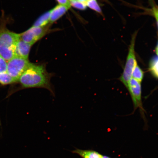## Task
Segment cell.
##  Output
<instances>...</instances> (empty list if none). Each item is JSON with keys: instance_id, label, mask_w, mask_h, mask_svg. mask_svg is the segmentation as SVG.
Segmentation results:
<instances>
[{"instance_id": "obj_1", "label": "cell", "mask_w": 158, "mask_h": 158, "mask_svg": "<svg viewBox=\"0 0 158 158\" xmlns=\"http://www.w3.org/2000/svg\"><path fill=\"white\" fill-rule=\"evenodd\" d=\"M51 76L43 65L30 64L22 74L19 81L25 88H41L50 90Z\"/></svg>"}, {"instance_id": "obj_2", "label": "cell", "mask_w": 158, "mask_h": 158, "mask_svg": "<svg viewBox=\"0 0 158 158\" xmlns=\"http://www.w3.org/2000/svg\"><path fill=\"white\" fill-rule=\"evenodd\" d=\"M19 39V34L0 28V55L7 62L15 57V47Z\"/></svg>"}, {"instance_id": "obj_3", "label": "cell", "mask_w": 158, "mask_h": 158, "mask_svg": "<svg viewBox=\"0 0 158 158\" xmlns=\"http://www.w3.org/2000/svg\"><path fill=\"white\" fill-rule=\"evenodd\" d=\"M137 33V32H135L132 36L125 66L124 67L123 74L120 78V81L127 88H128V83L131 78L134 69L137 64L135 56V49H134Z\"/></svg>"}, {"instance_id": "obj_4", "label": "cell", "mask_w": 158, "mask_h": 158, "mask_svg": "<svg viewBox=\"0 0 158 158\" xmlns=\"http://www.w3.org/2000/svg\"><path fill=\"white\" fill-rule=\"evenodd\" d=\"M30 64L28 59L14 57L7 62V72L17 81H19V78Z\"/></svg>"}, {"instance_id": "obj_5", "label": "cell", "mask_w": 158, "mask_h": 158, "mask_svg": "<svg viewBox=\"0 0 158 158\" xmlns=\"http://www.w3.org/2000/svg\"><path fill=\"white\" fill-rule=\"evenodd\" d=\"M48 30L47 26L43 27L32 26L24 32L19 34L20 39L30 45H32L44 36Z\"/></svg>"}, {"instance_id": "obj_6", "label": "cell", "mask_w": 158, "mask_h": 158, "mask_svg": "<svg viewBox=\"0 0 158 158\" xmlns=\"http://www.w3.org/2000/svg\"><path fill=\"white\" fill-rule=\"evenodd\" d=\"M141 83L133 78L128 83V88L135 107L141 108Z\"/></svg>"}, {"instance_id": "obj_7", "label": "cell", "mask_w": 158, "mask_h": 158, "mask_svg": "<svg viewBox=\"0 0 158 158\" xmlns=\"http://www.w3.org/2000/svg\"><path fill=\"white\" fill-rule=\"evenodd\" d=\"M20 39L18 41L15 50V56L28 59L31 46Z\"/></svg>"}, {"instance_id": "obj_8", "label": "cell", "mask_w": 158, "mask_h": 158, "mask_svg": "<svg viewBox=\"0 0 158 158\" xmlns=\"http://www.w3.org/2000/svg\"><path fill=\"white\" fill-rule=\"evenodd\" d=\"M70 7L69 6L59 4L51 10V13L49 23H52L55 22L62 17Z\"/></svg>"}, {"instance_id": "obj_9", "label": "cell", "mask_w": 158, "mask_h": 158, "mask_svg": "<svg viewBox=\"0 0 158 158\" xmlns=\"http://www.w3.org/2000/svg\"><path fill=\"white\" fill-rule=\"evenodd\" d=\"M82 158H102L103 156L98 152L91 150H82L76 149L72 151Z\"/></svg>"}, {"instance_id": "obj_10", "label": "cell", "mask_w": 158, "mask_h": 158, "mask_svg": "<svg viewBox=\"0 0 158 158\" xmlns=\"http://www.w3.org/2000/svg\"><path fill=\"white\" fill-rule=\"evenodd\" d=\"M51 13V10L41 15L33 24V27H43L46 26L49 23Z\"/></svg>"}, {"instance_id": "obj_11", "label": "cell", "mask_w": 158, "mask_h": 158, "mask_svg": "<svg viewBox=\"0 0 158 158\" xmlns=\"http://www.w3.org/2000/svg\"><path fill=\"white\" fill-rule=\"evenodd\" d=\"M17 82L15 79L10 76L7 72L0 73V84L6 85Z\"/></svg>"}, {"instance_id": "obj_12", "label": "cell", "mask_w": 158, "mask_h": 158, "mask_svg": "<svg viewBox=\"0 0 158 158\" xmlns=\"http://www.w3.org/2000/svg\"><path fill=\"white\" fill-rule=\"evenodd\" d=\"M143 71L137 64L134 68L132 73V78L135 79L141 83L143 80Z\"/></svg>"}, {"instance_id": "obj_13", "label": "cell", "mask_w": 158, "mask_h": 158, "mask_svg": "<svg viewBox=\"0 0 158 158\" xmlns=\"http://www.w3.org/2000/svg\"><path fill=\"white\" fill-rule=\"evenodd\" d=\"M86 6L102 15V11L96 0H88L85 3Z\"/></svg>"}, {"instance_id": "obj_14", "label": "cell", "mask_w": 158, "mask_h": 158, "mask_svg": "<svg viewBox=\"0 0 158 158\" xmlns=\"http://www.w3.org/2000/svg\"><path fill=\"white\" fill-rule=\"evenodd\" d=\"M69 2L71 6H72L75 8L81 10H84L86 8L85 3L82 2L78 0H71Z\"/></svg>"}, {"instance_id": "obj_15", "label": "cell", "mask_w": 158, "mask_h": 158, "mask_svg": "<svg viewBox=\"0 0 158 158\" xmlns=\"http://www.w3.org/2000/svg\"><path fill=\"white\" fill-rule=\"evenodd\" d=\"M7 62L0 55V73L7 72Z\"/></svg>"}, {"instance_id": "obj_16", "label": "cell", "mask_w": 158, "mask_h": 158, "mask_svg": "<svg viewBox=\"0 0 158 158\" xmlns=\"http://www.w3.org/2000/svg\"><path fill=\"white\" fill-rule=\"evenodd\" d=\"M59 4L63 5L69 6L71 7L70 2L69 0H56Z\"/></svg>"}, {"instance_id": "obj_17", "label": "cell", "mask_w": 158, "mask_h": 158, "mask_svg": "<svg viewBox=\"0 0 158 158\" xmlns=\"http://www.w3.org/2000/svg\"><path fill=\"white\" fill-rule=\"evenodd\" d=\"M153 12L156 14L158 16V7H155L153 8Z\"/></svg>"}, {"instance_id": "obj_18", "label": "cell", "mask_w": 158, "mask_h": 158, "mask_svg": "<svg viewBox=\"0 0 158 158\" xmlns=\"http://www.w3.org/2000/svg\"><path fill=\"white\" fill-rule=\"evenodd\" d=\"M153 13L154 15H155V19H156V21L157 24V27H158V16L155 13H154V12H153Z\"/></svg>"}, {"instance_id": "obj_19", "label": "cell", "mask_w": 158, "mask_h": 158, "mask_svg": "<svg viewBox=\"0 0 158 158\" xmlns=\"http://www.w3.org/2000/svg\"><path fill=\"white\" fill-rule=\"evenodd\" d=\"M155 52L156 54L157 55V56H158V41L157 46L156 47V48H155Z\"/></svg>"}, {"instance_id": "obj_20", "label": "cell", "mask_w": 158, "mask_h": 158, "mask_svg": "<svg viewBox=\"0 0 158 158\" xmlns=\"http://www.w3.org/2000/svg\"><path fill=\"white\" fill-rule=\"evenodd\" d=\"M78 1L81 2H82L85 3L88 1V0H78Z\"/></svg>"}, {"instance_id": "obj_21", "label": "cell", "mask_w": 158, "mask_h": 158, "mask_svg": "<svg viewBox=\"0 0 158 158\" xmlns=\"http://www.w3.org/2000/svg\"><path fill=\"white\" fill-rule=\"evenodd\" d=\"M156 70H156V75H157V76L158 77V69H157Z\"/></svg>"}, {"instance_id": "obj_22", "label": "cell", "mask_w": 158, "mask_h": 158, "mask_svg": "<svg viewBox=\"0 0 158 158\" xmlns=\"http://www.w3.org/2000/svg\"><path fill=\"white\" fill-rule=\"evenodd\" d=\"M102 158H110L107 157V156H103V157H102Z\"/></svg>"}, {"instance_id": "obj_23", "label": "cell", "mask_w": 158, "mask_h": 158, "mask_svg": "<svg viewBox=\"0 0 158 158\" xmlns=\"http://www.w3.org/2000/svg\"><path fill=\"white\" fill-rule=\"evenodd\" d=\"M71 1V0H69V1Z\"/></svg>"}]
</instances>
